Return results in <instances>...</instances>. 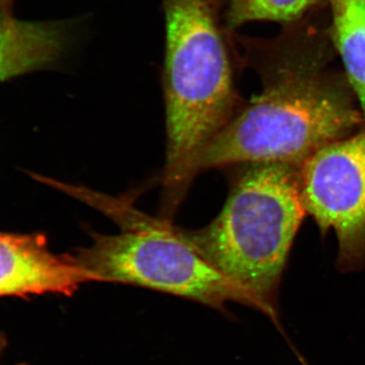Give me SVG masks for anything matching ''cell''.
Returning <instances> with one entry per match:
<instances>
[{
	"instance_id": "cell-1",
	"label": "cell",
	"mask_w": 365,
	"mask_h": 365,
	"mask_svg": "<svg viewBox=\"0 0 365 365\" xmlns=\"http://www.w3.org/2000/svg\"><path fill=\"white\" fill-rule=\"evenodd\" d=\"M317 50L283 52L263 73V91L237 112L196 163L202 170L252 163L302 165L351 135L364 117Z\"/></svg>"
},
{
	"instance_id": "cell-2",
	"label": "cell",
	"mask_w": 365,
	"mask_h": 365,
	"mask_svg": "<svg viewBox=\"0 0 365 365\" xmlns=\"http://www.w3.org/2000/svg\"><path fill=\"white\" fill-rule=\"evenodd\" d=\"M167 160L163 215L176 213L197 176L201 153L235 117L237 104L220 25L223 0H163Z\"/></svg>"
},
{
	"instance_id": "cell-3",
	"label": "cell",
	"mask_w": 365,
	"mask_h": 365,
	"mask_svg": "<svg viewBox=\"0 0 365 365\" xmlns=\"http://www.w3.org/2000/svg\"><path fill=\"white\" fill-rule=\"evenodd\" d=\"M299 165L244 163L222 212L205 227L182 230L193 248L275 318L276 294L306 215Z\"/></svg>"
},
{
	"instance_id": "cell-4",
	"label": "cell",
	"mask_w": 365,
	"mask_h": 365,
	"mask_svg": "<svg viewBox=\"0 0 365 365\" xmlns=\"http://www.w3.org/2000/svg\"><path fill=\"white\" fill-rule=\"evenodd\" d=\"M66 192L121 225L117 235H91L93 244L73 255L79 265L102 282L150 288L216 309L228 302L254 307L241 288L193 248L182 228L90 190L67 186Z\"/></svg>"
},
{
	"instance_id": "cell-5",
	"label": "cell",
	"mask_w": 365,
	"mask_h": 365,
	"mask_svg": "<svg viewBox=\"0 0 365 365\" xmlns=\"http://www.w3.org/2000/svg\"><path fill=\"white\" fill-rule=\"evenodd\" d=\"M307 212L322 232L333 228L341 268L365 263V128L317 150L299 168Z\"/></svg>"
},
{
	"instance_id": "cell-6",
	"label": "cell",
	"mask_w": 365,
	"mask_h": 365,
	"mask_svg": "<svg viewBox=\"0 0 365 365\" xmlns=\"http://www.w3.org/2000/svg\"><path fill=\"white\" fill-rule=\"evenodd\" d=\"M88 282L102 281L74 256L50 251L43 235L0 232V297L71 295Z\"/></svg>"
},
{
	"instance_id": "cell-7",
	"label": "cell",
	"mask_w": 365,
	"mask_h": 365,
	"mask_svg": "<svg viewBox=\"0 0 365 365\" xmlns=\"http://www.w3.org/2000/svg\"><path fill=\"white\" fill-rule=\"evenodd\" d=\"M63 47V33L56 25L0 14V81L49 66Z\"/></svg>"
},
{
	"instance_id": "cell-8",
	"label": "cell",
	"mask_w": 365,
	"mask_h": 365,
	"mask_svg": "<svg viewBox=\"0 0 365 365\" xmlns=\"http://www.w3.org/2000/svg\"><path fill=\"white\" fill-rule=\"evenodd\" d=\"M334 44L365 120V2L330 0Z\"/></svg>"
},
{
	"instance_id": "cell-9",
	"label": "cell",
	"mask_w": 365,
	"mask_h": 365,
	"mask_svg": "<svg viewBox=\"0 0 365 365\" xmlns=\"http://www.w3.org/2000/svg\"><path fill=\"white\" fill-rule=\"evenodd\" d=\"M319 0H230L227 21L230 28L251 21H292L316 6Z\"/></svg>"
},
{
	"instance_id": "cell-10",
	"label": "cell",
	"mask_w": 365,
	"mask_h": 365,
	"mask_svg": "<svg viewBox=\"0 0 365 365\" xmlns=\"http://www.w3.org/2000/svg\"><path fill=\"white\" fill-rule=\"evenodd\" d=\"M364 1L365 2V0H364Z\"/></svg>"
}]
</instances>
